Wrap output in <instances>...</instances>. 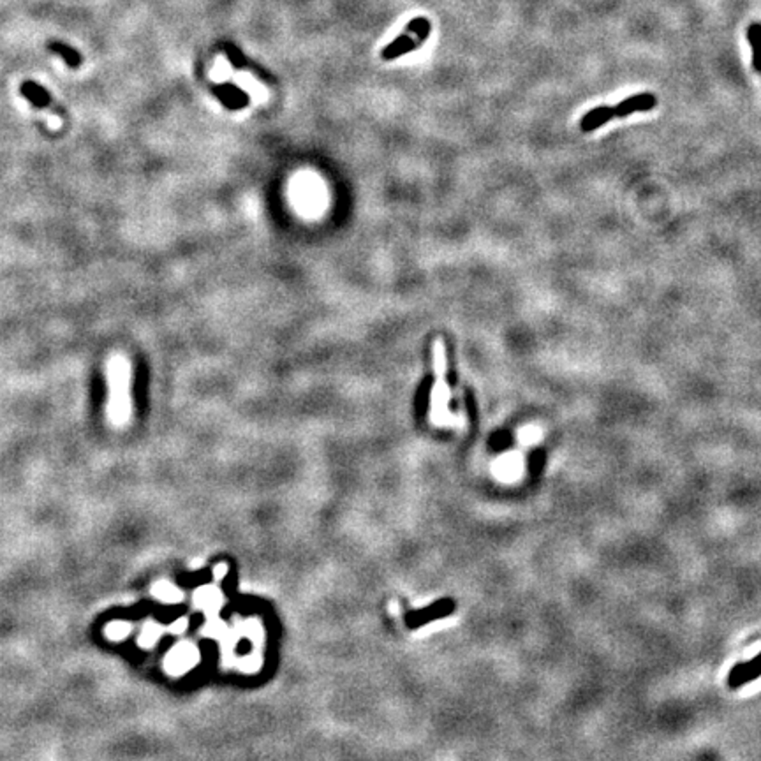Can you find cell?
I'll return each mask as SVG.
<instances>
[{
	"mask_svg": "<svg viewBox=\"0 0 761 761\" xmlns=\"http://www.w3.org/2000/svg\"><path fill=\"white\" fill-rule=\"evenodd\" d=\"M48 50L53 51L57 57H60L62 60L66 62L67 66L71 67V69H80L81 64H83V57H81L80 51H78L76 48L66 44L64 41H55V39H51V41L48 42Z\"/></svg>",
	"mask_w": 761,
	"mask_h": 761,
	"instance_id": "obj_7",
	"label": "cell"
},
{
	"mask_svg": "<svg viewBox=\"0 0 761 761\" xmlns=\"http://www.w3.org/2000/svg\"><path fill=\"white\" fill-rule=\"evenodd\" d=\"M405 30L418 35V42L421 44L423 41H427L428 34H430V21H428L427 18H414L409 21Z\"/></svg>",
	"mask_w": 761,
	"mask_h": 761,
	"instance_id": "obj_10",
	"label": "cell"
},
{
	"mask_svg": "<svg viewBox=\"0 0 761 761\" xmlns=\"http://www.w3.org/2000/svg\"><path fill=\"white\" fill-rule=\"evenodd\" d=\"M747 39L753 48V67L761 73V24H751L747 28Z\"/></svg>",
	"mask_w": 761,
	"mask_h": 761,
	"instance_id": "obj_9",
	"label": "cell"
},
{
	"mask_svg": "<svg viewBox=\"0 0 761 761\" xmlns=\"http://www.w3.org/2000/svg\"><path fill=\"white\" fill-rule=\"evenodd\" d=\"M761 675V654L751 659L749 663H740L735 668H731L730 676H728V685L731 689H738L742 685L749 684L754 679Z\"/></svg>",
	"mask_w": 761,
	"mask_h": 761,
	"instance_id": "obj_4",
	"label": "cell"
},
{
	"mask_svg": "<svg viewBox=\"0 0 761 761\" xmlns=\"http://www.w3.org/2000/svg\"><path fill=\"white\" fill-rule=\"evenodd\" d=\"M131 631V627L127 626V624L123 622H115L112 624V626H108V629H106V633H108L110 638H115V640H120L123 638L127 633Z\"/></svg>",
	"mask_w": 761,
	"mask_h": 761,
	"instance_id": "obj_11",
	"label": "cell"
},
{
	"mask_svg": "<svg viewBox=\"0 0 761 761\" xmlns=\"http://www.w3.org/2000/svg\"><path fill=\"white\" fill-rule=\"evenodd\" d=\"M543 460H545V451L541 450V448H538V450H534L531 453V471L532 474L534 473H539V467H541Z\"/></svg>",
	"mask_w": 761,
	"mask_h": 761,
	"instance_id": "obj_12",
	"label": "cell"
},
{
	"mask_svg": "<svg viewBox=\"0 0 761 761\" xmlns=\"http://www.w3.org/2000/svg\"><path fill=\"white\" fill-rule=\"evenodd\" d=\"M19 94L28 100V103L37 110H48L51 108L57 116H62V113L58 112V108L53 104V97L48 92L44 87L37 83V81H24L21 87H19Z\"/></svg>",
	"mask_w": 761,
	"mask_h": 761,
	"instance_id": "obj_3",
	"label": "cell"
},
{
	"mask_svg": "<svg viewBox=\"0 0 761 761\" xmlns=\"http://www.w3.org/2000/svg\"><path fill=\"white\" fill-rule=\"evenodd\" d=\"M613 116H615L613 108H610V106H597V108L591 110V112H587L584 116H581L580 129L584 132L596 131V129H600L603 123L610 122Z\"/></svg>",
	"mask_w": 761,
	"mask_h": 761,
	"instance_id": "obj_6",
	"label": "cell"
},
{
	"mask_svg": "<svg viewBox=\"0 0 761 761\" xmlns=\"http://www.w3.org/2000/svg\"><path fill=\"white\" fill-rule=\"evenodd\" d=\"M509 437H511V435L507 434V432H499V434H497V442H499V448H506L507 444L511 442V439H509Z\"/></svg>",
	"mask_w": 761,
	"mask_h": 761,
	"instance_id": "obj_13",
	"label": "cell"
},
{
	"mask_svg": "<svg viewBox=\"0 0 761 761\" xmlns=\"http://www.w3.org/2000/svg\"><path fill=\"white\" fill-rule=\"evenodd\" d=\"M432 358H434V386L430 392V419L437 425L444 416L448 414V405H450V386L446 380L448 372V356L446 346L442 342V338H435L434 347H432Z\"/></svg>",
	"mask_w": 761,
	"mask_h": 761,
	"instance_id": "obj_2",
	"label": "cell"
},
{
	"mask_svg": "<svg viewBox=\"0 0 761 761\" xmlns=\"http://www.w3.org/2000/svg\"><path fill=\"white\" fill-rule=\"evenodd\" d=\"M106 418L113 428H123L132 418V367L123 354H112L106 363Z\"/></svg>",
	"mask_w": 761,
	"mask_h": 761,
	"instance_id": "obj_1",
	"label": "cell"
},
{
	"mask_svg": "<svg viewBox=\"0 0 761 761\" xmlns=\"http://www.w3.org/2000/svg\"><path fill=\"white\" fill-rule=\"evenodd\" d=\"M656 106H658V99H656L654 94H636V96H631L627 99L620 100L615 108H613V113L619 119H624V116H629L631 113L649 112V110H654Z\"/></svg>",
	"mask_w": 761,
	"mask_h": 761,
	"instance_id": "obj_5",
	"label": "cell"
},
{
	"mask_svg": "<svg viewBox=\"0 0 761 761\" xmlns=\"http://www.w3.org/2000/svg\"><path fill=\"white\" fill-rule=\"evenodd\" d=\"M418 46H419V42L412 41L408 34H404V35H400V37H396L393 42H390L388 46L380 51V57L385 58V60H393V58L400 57V55L416 50Z\"/></svg>",
	"mask_w": 761,
	"mask_h": 761,
	"instance_id": "obj_8",
	"label": "cell"
}]
</instances>
